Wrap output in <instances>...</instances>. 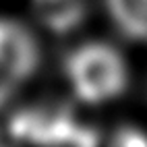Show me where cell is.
<instances>
[{"mask_svg":"<svg viewBox=\"0 0 147 147\" xmlns=\"http://www.w3.org/2000/svg\"><path fill=\"white\" fill-rule=\"evenodd\" d=\"M64 75L75 95L85 104L116 100L129 87V66L122 54L106 42H87L64 58Z\"/></svg>","mask_w":147,"mask_h":147,"instance_id":"obj_1","label":"cell"},{"mask_svg":"<svg viewBox=\"0 0 147 147\" xmlns=\"http://www.w3.org/2000/svg\"><path fill=\"white\" fill-rule=\"evenodd\" d=\"M8 135L21 143L37 145H83L100 143L97 131L77 122L66 104L31 106L15 112L8 118Z\"/></svg>","mask_w":147,"mask_h":147,"instance_id":"obj_2","label":"cell"},{"mask_svg":"<svg viewBox=\"0 0 147 147\" xmlns=\"http://www.w3.org/2000/svg\"><path fill=\"white\" fill-rule=\"evenodd\" d=\"M40 66V44L25 25L8 21L0 40V106H4Z\"/></svg>","mask_w":147,"mask_h":147,"instance_id":"obj_3","label":"cell"},{"mask_svg":"<svg viewBox=\"0 0 147 147\" xmlns=\"http://www.w3.org/2000/svg\"><path fill=\"white\" fill-rule=\"evenodd\" d=\"M33 11L48 31L64 35L85 21L87 0H33Z\"/></svg>","mask_w":147,"mask_h":147,"instance_id":"obj_4","label":"cell"},{"mask_svg":"<svg viewBox=\"0 0 147 147\" xmlns=\"http://www.w3.org/2000/svg\"><path fill=\"white\" fill-rule=\"evenodd\" d=\"M116 29L133 42H147V0H106Z\"/></svg>","mask_w":147,"mask_h":147,"instance_id":"obj_5","label":"cell"},{"mask_svg":"<svg viewBox=\"0 0 147 147\" xmlns=\"http://www.w3.org/2000/svg\"><path fill=\"white\" fill-rule=\"evenodd\" d=\"M110 143L120 145V147H147V135L141 129H137V126L124 124L114 131Z\"/></svg>","mask_w":147,"mask_h":147,"instance_id":"obj_6","label":"cell"}]
</instances>
